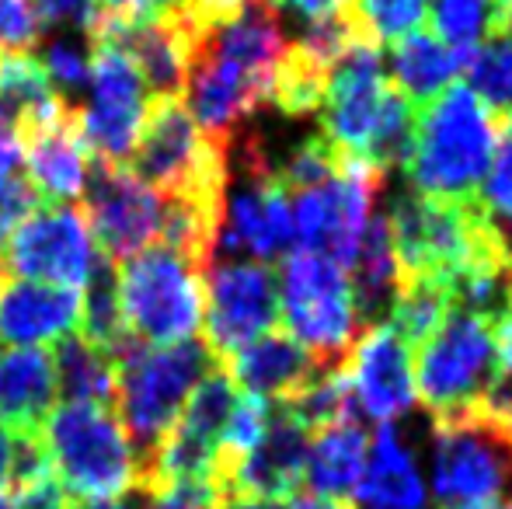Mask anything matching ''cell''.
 Wrapping results in <instances>:
<instances>
[{
    "instance_id": "cell-39",
    "label": "cell",
    "mask_w": 512,
    "mask_h": 509,
    "mask_svg": "<svg viewBox=\"0 0 512 509\" xmlns=\"http://www.w3.org/2000/svg\"><path fill=\"white\" fill-rule=\"evenodd\" d=\"M39 21L53 28H74V32H84L91 39V32L102 21V11H98L91 0H32Z\"/></svg>"
},
{
    "instance_id": "cell-45",
    "label": "cell",
    "mask_w": 512,
    "mask_h": 509,
    "mask_svg": "<svg viewBox=\"0 0 512 509\" xmlns=\"http://www.w3.org/2000/svg\"><path fill=\"white\" fill-rule=\"evenodd\" d=\"M11 461H14V429L0 422V496H7V482H11Z\"/></svg>"
},
{
    "instance_id": "cell-2",
    "label": "cell",
    "mask_w": 512,
    "mask_h": 509,
    "mask_svg": "<svg viewBox=\"0 0 512 509\" xmlns=\"http://www.w3.org/2000/svg\"><path fill=\"white\" fill-rule=\"evenodd\" d=\"M499 119L467 84H450L418 109L408 178L415 192L439 199H478L499 147Z\"/></svg>"
},
{
    "instance_id": "cell-43",
    "label": "cell",
    "mask_w": 512,
    "mask_h": 509,
    "mask_svg": "<svg viewBox=\"0 0 512 509\" xmlns=\"http://www.w3.org/2000/svg\"><path fill=\"white\" fill-rule=\"evenodd\" d=\"M492 342H495V370L502 381H512V311L492 321Z\"/></svg>"
},
{
    "instance_id": "cell-40",
    "label": "cell",
    "mask_w": 512,
    "mask_h": 509,
    "mask_svg": "<svg viewBox=\"0 0 512 509\" xmlns=\"http://www.w3.org/2000/svg\"><path fill=\"white\" fill-rule=\"evenodd\" d=\"M223 492L216 485H171L154 496H143V509H216Z\"/></svg>"
},
{
    "instance_id": "cell-4",
    "label": "cell",
    "mask_w": 512,
    "mask_h": 509,
    "mask_svg": "<svg viewBox=\"0 0 512 509\" xmlns=\"http://www.w3.org/2000/svg\"><path fill=\"white\" fill-rule=\"evenodd\" d=\"M213 367L216 360L199 339L175 346L136 342L115 360V412L140 461L175 429L192 387Z\"/></svg>"
},
{
    "instance_id": "cell-34",
    "label": "cell",
    "mask_w": 512,
    "mask_h": 509,
    "mask_svg": "<svg viewBox=\"0 0 512 509\" xmlns=\"http://www.w3.org/2000/svg\"><path fill=\"white\" fill-rule=\"evenodd\" d=\"M425 7L429 0H349L345 18L359 42L380 49L387 42L394 46L398 39L418 32V25L425 21Z\"/></svg>"
},
{
    "instance_id": "cell-18",
    "label": "cell",
    "mask_w": 512,
    "mask_h": 509,
    "mask_svg": "<svg viewBox=\"0 0 512 509\" xmlns=\"http://www.w3.org/2000/svg\"><path fill=\"white\" fill-rule=\"evenodd\" d=\"M310 429L286 405H272L262 440L230 468L223 496L255 499V503H286L300 492L310 450Z\"/></svg>"
},
{
    "instance_id": "cell-28",
    "label": "cell",
    "mask_w": 512,
    "mask_h": 509,
    "mask_svg": "<svg viewBox=\"0 0 512 509\" xmlns=\"http://www.w3.org/2000/svg\"><path fill=\"white\" fill-rule=\"evenodd\" d=\"M56 394L70 405H102L115 408V363L98 346L81 335H63L53 342Z\"/></svg>"
},
{
    "instance_id": "cell-11",
    "label": "cell",
    "mask_w": 512,
    "mask_h": 509,
    "mask_svg": "<svg viewBox=\"0 0 512 509\" xmlns=\"http://www.w3.org/2000/svg\"><path fill=\"white\" fill-rule=\"evenodd\" d=\"M380 185H384V175L377 168H370L359 157H342L338 175L290 196L297 199L293 203V245H297V252L321 255L349 272L366 224H370V206Z\"/></svg>"
},
{
    "instance_id": "cell-9",
    "label": "cell",
    "mask_w": 512,
    "mask_h": 509,
    "mask_svg": "<svg viewBox=\"0 0 512 509\" xmlns=\"http://www.w3.org/2000/svg\"><path fill=\"white\" fill-rule=\"evenodd\" d=\"M279 321L321 367H338L363 335L342 265L290 252L279 276Z\"/></svg>"
},
{
    "instance_id": "cell-31",
    "label": "cell",
    "mask_w": 512,
    "mask_h": 509,
    "mask_svg": "<svg viewBox=\"0 0 512 509\" xmlns=\"http://www.w3.org/2000/svg\"><path fill=\"white\" fill-rule=\"evenodd\" d=\"M331 67L321 63L314 53H307L300 42L283 49L276 63V77H272V102L283 116H310V112H321L324 91H328Z\"/></svg>"
},
{
    "instance_id": "cell-36",
    "label": "cell",
    "mask_w": 512,
    "mask_h": 509,
    "mask_svg": "<svg viewBox=\"0 0 512 509\" xmlns=\"http://www.w3.org/2000/svg\"><path fill=\"white\" fill-rule=\"evenodd\" d=\"M244 4L248 0H143V14L175 18L203 32L209 25H220V21H230L234 14H241Z\"/></svg>"
},
{
    "instance_id": "cell-26",
    "label": "cell",
    "mask_w": 512,
    "mask_h": 509,
    "mask_svg": "<svg viewBox=\"0 0 512 509\" xmlns=\"http://www.w3.org/2000/svg\"><path fill=\"white\" fill-rule=\"evenodd\" d=\"M464 63V53L443 46L432 32H411L391 46V74L387 77H391L394 91H401L415 109H422L439 91L450 88Z\"/></svg>"
},
{
    "instance_id": "cell-1",
    "label": "cell",
    "mask_w": 512,
    "mask_h": 509,
    "mask_svg": "<svg viewBox=\"0 0 512 509\" xmlns=\"http://www.w3.org/2000/svg\"><path fill=\"white\" fill-rule=\"evenodd\" d=\"M286 49L283 21L265 0L196 35L185 81V109L209 136H234L272 98L276 63Z\"/></svg>"
},
{
    "instance_id": "cell-38",
    "label": "cell",
    "mask_w": 512,
    "mask_h": 509,
    "mask_svg": "<svg viewBox=\"0 0 512 509\" xmlns=\"http://www.w3.org/2000/svg\"><path fill=\"white\" fill-rule=\"evenodd\" d=\"M39 32L42 21L32 0H0V53H28Z\"/></svg>"
},
{
    "instance_id": "cell-41",
    "label": "cell",
    "mask_w": 512,
    "mask_h": 509,
    "mask_svg": "<svg viewBox=\"0 0 512 509\" xmlns=\"http://www.w3.org/2000/svg\"><path fill=\"white\" fill-rule=\"evenodd\" d=\"M272 11H290V14H300L307 25L314 21H328V18H338V14L349 7V0H265Z\"/></svg>"
},
{
    "instance_id": "cell-19",
    "label": "cell",
    "mask_w": 512,
    "mask_h": 509,
    "mask_svg": "<svg viewBox=\"0 0 512 509\" xmlns=\"http://www.w3.org/2000/svg\"><path fill=\"white\" fill-rule=\"evenodd\" d=\"M21 147H25V164H28L25 178L39 192L42 203L60 206L84 196L91 157L84 150L81 129H77L74 105H63L53 119L28 129L21 136Z\"/></svg>"
},
{
    "instance_id": "cell-12",
    "label": "cell",
    "mask_w": 512,
    "mask_h": 509,
    "mask_svg": "<svg viewBox=\"0 0 512 509\" xmlns=\"http://www.w3.org/2000/svg\"><path fill=\"white\" fill-rule=\"evenodd\" d=\"M279 321V276L251 258H213L203 269V346L227 363Z\"/></svg>"
},
{
    "instance_id": "cell-46",
    "label": "cell",
    "mask_w": 512,
    "mask_h": 509,
    "mask_svg": "<svg viewBox=\"0 0 512 509\" xmlns=\"http://www.w3.org/2000/svg\"><path fill=\"white\" fill-rule=\"evenodd\" d=\"M283 509H356L352 503H345V499H324V496H293V499H286V506Z\"/></svg>"
},
{
    "instance_id": "cell-49",
    "label": "cell",
    "mask_w": 512,
    "mask_h": 509,
    "mask_svg": "<svg viewBox=\"0 0 512 509\" xmlns=\"http://www.w3.org/2000/svg\"><path fill=\"white\" fill-rule=\"evenodd\" d=\"M216 509H272L269 503H255V499H237V496H223Z\"/></svg>"
},
{
    "instance_id": "cell-27",
    "label": "cell",
    "mask_w": 512,
    "mask_h": 509,
    "mask_svg": "<svg viewBox=\"0 0 512 509\" xmlns=\"http://www.w3.org/2000/svg\"><path fill=\"white\" fill-rule=\"evenodd\" d=\"M70 105L56 95L46 67L32 53H0V123H7L18 136L42 126L56 112Z\"/></svg>"
},
{
    "instance_id": "cell-10",
    "label": "cell",
    "mask_w": 512,
    "mask_h": 509,
    "mask_svg": "<svg viewBox=\"0 0 512 509\" xmlns=\"http://www.w3.org/2000/svg\"><path fill=\"white\" fill-rule=\"evenodd\" d=\"M244 182L237 189L227 185L223 199V224L216 234L213 258H241L251 262H276L293 252V203L290 192L272 175L269 154L262 140L248 136L241 143Z\"/></svg>"
},
{
    "instance_id": "cell-23",
    "label": "cell",
    "mask_w": 512,
    "mask_h": 509,
    "mask_svg": "<svg viewBox=\"0 0 512 509\" xmlns=\"http://www.w3.org/2000/svg\"><path fill=\"white\" fill-rule=\"evenodd\" d=\"M56 401V370L49 349L0 353V422L11 429H42Z\"/></svg>"
},
{
    "instance_id": "cell-30",
    "label": "cell",
    "mask_w": 512,
    "mask_h": 509,
    "mask_svg": "<svg viewBox=\"0 0 512 509\" xmlns=\"http://www.w3.org/2000/svg\"><path fill=\"white\" fill-rule=\"evenodd\" d=\"M81 339H88L91 346H98L108 360H119L126 349L136 346V339L129 335L126 321H122L119 307V286H115V265L98 252V265L88 279V293H84L81 307Z\"/></svg>"
},
{
    "instance_id": "cell-5",
    "label": "cell",
    "mask_w": 512,
    "mask_h": 509,
    "mask_svg": "<svg viewBox=\"0 0 512 509\" xmlns=\"http://www.w3.org/2000/svg\"><path fill=\"white\" fill-rule=\"evenodd\" d=\"M42 443L53 461V478H60L56 485L74 503L136 492L140 457L112 408L70 401L53 408L42 422Z\"/></svg>"
},
{
    "instance_id": "cell-3",
    "label": "cell",
    "mask_w": 512,
    "mask_h": 509,
    "mask_svg": "<svg viewBox=\"0 0 512 509\" xmlns=\"http://www.w3.org/2000/svg\"><path fill=\"white\" fill-rule=\"evenodd\" d=\"M126 168L164 199H192L223 213L230 136L203 133L182 98H150Z\"/></svg>"
},
{
    "instance_id": "cell-35",
    "label": "cell",
    "mask_w": 512,
    "mask_h": 509,
    "mask_svg": "<svg viewBox=\"0 0 512 509\" xmlns=\"http://www.w3.org/2000/svg\"><path fill=\"white\" fill-rule=\"evenodd\" d=\"M42 67H46L53 88L63 95H81L91 74V39L84 32H53L42 46Z\"/></svg>"
},
{
    "instance_id": "cell-48",
    "label": "cell",
    "mask_w": 512,
    "mask_h": 509,
    "mask_svg": "<svg viewBox=\"0 0 512 509\" xmlns=\"http://www.w3.org/2000/svg\"><path fill=\"white\" fill-rule=\"evenodd\" d=\"M70 509H136L126 496L119 499H84V503H70Z\"/></svg>"
},
{
    "instance_id": "cell-7",
    "label": "cell",
    "mask_w": 512,
    "mask_h": 509,
    "mask_svg": "<svg viewBox=\"0 0 512 509\" xmlns=\"http://www.w3.org/2000/svg\"><path fill=\"white\" fill-rule=\"evenodd\" d=\"M512 485V429L478 405L432 422V492L443 509H495Z\"/></svg>"
},
{
    "instance_id": "cell-42",
    "label": "cell",
    "mask_w": 512,
    "mask_h": 509,
    "mask_svg": "<svg viewBox=\"0 0 512 509\" xmlns=\"http://www.w3.org/2000/svg\"><path fill=\"white\" fill-rule=\"evenodd\" d=\"M7 509H70V499L63 496V489L53 482L39 485L32 492H21V496H11V506Z\"/></svg>"
},
{
    "instance_id": "cell-50",
    "label": "cell",
    "mask_w": 512,
    "mask_h": 509,
    "mask_svg": "<svg viewBox=\"0 0 512 509\" xmlns=\"http://www.w3.org/2000/svg\"><path fill=\"white\" fill-rule=\"evenodd\" d=\"M502 509H512V499H509V503H502Z\"/></svg>"
},
{
    "instance_id": "cell-13",
    "label": "cell",
    "mask_w": 512,
    "mask_h": 509,
    "mask_svg": "<svg viewBox=\"0 0 512 509\" xmlns=\"http://www.w3.org/2000/svg\"><path fill=\"white\" fill-rule=\"evenodd\" d=\"M91 102L74 105L84 150L95 164L126 168L150 95L136 67L108 42H91Z\"/></svg>"
},
{
    "instance_id": "cell-24",
    "label": "cell",
    "mask_w": 512,
    "mask_h": 509,
    "mask_svg": "<svg viewBox=\"0 0 512 509\" xmlns=\"http://www.w3.org/2000/svg\"><path fill=\"white\" fill-rule=\"evenodd\" d=\"M345 276H349L352 304H356L363 332L380 325V318L391 314L394 297H398V258H394L387 213H370V224H366L363 241H359L356 262L349 265Z\"/></svg>"
},
{
    "instance_id": "cell-20",
    "label": "cell",
    "mask_w": 512,
    "mask_h": 509,
    "mask_svg": "<svg viewBox=\"0 0 512 509\" xmlns=\"http://www.w3.org/2000/svg\"><path fill=\"white\" fill-rule=\"evenodd\" d=\"M84 293L67 286L32 283V279H0V339L21 349L53 346L63 335L81 328Z\"/></svg>"
},
{
    "instance_id": "cell-25",
    "label": "cell",
    "mask_w": 512,
    "mask_h": 509,
    "mask_svg": "<svg viewBox=\"0 0 512 509\" xmlns=\"http://www.w3.org/2000/svg\"><path fill=\"white\" fill-rule=\"evenodd\" d=\"M366 450H370V436H366L363 422H342V426L321 429V433L310 436L304 468V485L310 489V496L349 503V496L359 485V475H363Z\"/></svg>"
},
{
    "instance_id": "cell-44",
    "label": "cell",
    "mask_w": 512,
    "mask_h": 509,
    "mask_svg": "<svg viewBox=\"0 0 512 509\" xmlns=\"http://www.w3.org/2000/svg\"><path fill=\"white\" fill-rule=\"evenodd\" d=\"M25 164V147H21V136L14 133L7 123H0V182L18 175V168Z\"/></svg>"
},
{
    "instance_id": "cell-33",
    "label": "cell",
    "mask_w": 512,
    "mask_h": 509,
    "mask_svg": "<svg viewBox=\"0 0 512 509\" xmlns=\"http://www.w3.org/2000/svg\"><path fill=\"white\" fill-rule=\"evenodd\" d=\"M425 14L443 46L471 56V49L502 25L506 0H429Z\"/></svg>"
},
{
    "instance_id": "cell-17",
    "label": "cell",
    "mask_w": 512,
    "mask_h": 509,
    "mask_svg": "<svg viewBox=\"0 0 512 509\" xmlns=\"http://www.w3.org/2000/svg\"><path fill=\"white\" fill-rule=\"evenodd\" d=\"M359 412L377 426L415 408V353L391 325H373L352 342L342 360Z\"/></svg>"
},
{
    "instance_id": "cell-22",
    "label": "cell",
    "mask_w": 512,
    "mask_h": 509,
    "mask_svg": "<svg viewBox=\"0 0 512 509\" xmlns=\"http://www.w3.org/2000/svg\"><path fill=\"white\" fill-rule=\"evenodd\" d=\"M352 499H356L352 503L356 509H425L429 503L415 450L401 440L394 422H384L373 433Z\"/></svg>"
},
{
    "instance_id": "cell-6",
    "label": "cell",
    "mask_w": 512,
    "mask_h": 509,
    "mask_svg": "<svg viewBox=\"0 0 512 509\" xmlns=\"http://www.w3.org/2000/svg\"><path fill=\"white\" fill-rule=\"evenodd\" d=\"M129 335L143 346H175L203 328V272L171 248H143L115 269Z\"/></svg>"
},
{
    "instance_id": "cell-29",
    "label": "cell",
    "mask_w": 512,
    "mask_h": 509,
    "mask_svg": "<svg viewBox=\"0 0 512 509\" xmlns=\"http://www.w3.org/2000/svg\"><path fill=\"white\" fill-rule=\"evenodd\" d=\"M467 88L495 119L512 116V0H506V18L492 35L471 49L464 63Z\"/></svg>"
},
{
    "instance_id": "cell-14",
    "label": "cell",
    "mask_w": 512,
    "mask_h": 509,
    "mask_svg": "<svg viewBox=\"0 0 512 509\" xmlns=\"http://www.w3.org/2000/svg\"><path fill=\"white\" fill-rule=\"evenodd\" d=\"M95 265L98 245L91 238L81 203H42L14 227L4 245V272L32 279V283L81 290L88 286Z\"/></svg>"
},
{
    "instance_id": "cell-15",
    "label": "cell",
    "mask_w": 512,
    "mask_h": 509,
    "mask_svg": "<svg viewBox=\"0 0 512 509\" xmlns=\"http://www.w3.org/2000/svg\"><path fill=\"white\" fill-rule=\"evenodd\" d=\"M88 182H84L81 206L88 217L91 238H95L98 252L112 265L129 262L150 248V241L161 238V220H164V196L140 182L129 168H112V164L91 161Z\"/></svg>"
},
{
    "instance_id": "cell-47",
    "label": "cell",
    "mask_w": 512,
    "mask_h": 509,
    "mask_svg": "<svg viewBox=\"0 0 512 509\" xmlns=\"http://www.w3.org/2000/svg\"><path fill=\"white\" fill-rule=\"evenodd\" d=\"M108 18H136L143 14V0H91Z\"/></svg>"
},
{
    "instance_id": "cell-8",
    "label": "cell",
    "mask_w": 512,
    "mask_h": 509,
    "mask_svg": "<svg viewBox=\"0 0 512 509\" xmlns=\"http://www.w3.org/2000/svg\"><path fill=\"white\" fill-rule=\"evenodd\" d=\"M415 356V398L432 422L474 412L499 377L492 325L460 307L446 314V321L415 349Z\"/></svg>"
},
{
    "instance_id": "cell-32",
    "label": "cell",
    "mask_w": 512,
    "mask_h": 509,
    "mask_svg": "<svg viewBox=\"0 0 512 509\" xmlns=\"http://www.w3.org/2000/svg\"><path fill=\"white\" fill-rule=\"evenodd\" d=\"M237 398H241V391L227 377V370L216 363L203 381L192 387L189 401H185L182 415L175 422V433L189 436V440L203 443V447H213L220 454V436L227 429V419L234 412Z\"/></svg>"
},
{
    "instance_id": "cell-16",
    "label": "cell",
    "mask_w": 512,
    "mask_h": 509,
    "mask_svg": "<svg viewBox=\"0 0 512 509\" xmlns=\"http://www.w3.org/2000/svg\"><path fill=\"white\" fill-rule=\"evenodd\" d=\"M387 95H391V77L380 60V49L370 42H352L342 60L331 67L321 102V136L342 157L363 161Z\"/></svg>"
},
{
    "instance_id": "cell-37",
    "label": "cell",
    "mask_w": 512,
    "mask_h": 509,
    "mask_svg": "<svg viewBox=\"0 0 512 509\" xmlns=\"http://www.w3.org/2000/svg\"><path fill=\"white\" fill-rule=\"evenodd\" d=\"M499 147H495L492 168H488L485 182H481L478 199L485 203V210L492 213H512V116L502 119Z\"/></svg>"
},
{
    "instance_id": "cell-21",
    "label": "cell",
    "mask_w": 512,
    "mask_h": 509,
    "mask_svg": "<svg viewBox=\"0 0 512 509\" xmlns=\"http://www.w3.org/2000/svg\"><path fill=\"white\" fill-rule=\"evenodd\" d=\"M220 367L227 370V377L234 381L237 391L269 401V405L293 401L321 370H328L293 335L276 332V328L258 335L255 342H248L241 353H234Z\"/></svg>"
}]
</instances>
